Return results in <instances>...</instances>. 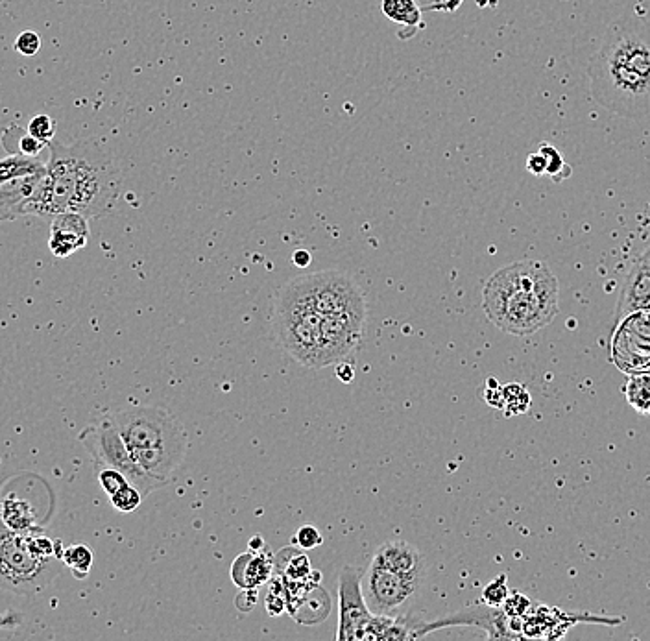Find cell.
Masks as SVG:
<instances>
[{
    "instance_id": "1",
    "label": "cell",
    "mask_w": 650,
    "mask_h": 641,
    "mask_svg": "<svg viewBox=\"0 0 650 641\" xmlns=\"http://www.w3.org/2000/svg\"><path fill=\"white\" fill-rule=\"evenodd\" d=\"M45 176L25 207L26 215L49 218L65 211L85 218L104 217L117 204L122 172L95 139L52 141Z\"/></svg>"
},
{
    "instance_id": "2",
    "label": "cell",
    "mask_w": 650,
    "mask_h": 641,
    "mask_svg": "<svg viewBox=\"0 0 650 641\" xmlns=\"http://www.w3.org/2000/svg\"><path fill=\"white\" fill-rule=\"evenodd\" d=\"M591 98L625 119L650 115V21L617 19L588 67Z\"/></svg>"
},
{
    "instance_id": "3",
    "label": "cell",
    "mask_w": 650,
    "mask_h": 641,
    "mask_svg": "<svg viewBox=\"0 0 650 641\" xmlns=\"http://www.w3.org/2000/svg\"><path fill=\"white\" fill-rule=\"evenodd\" d=\"M482 307L490 322L508 335H532L549 326L560 311L558 279L538 259L512 263L488 279Z\"/></svg>"
},
{
    "instance_id": "4",
    "label": "cell",
    "mask_w": 650,
    "mask_h": 641,
    "mask_svg": "<svg viewBox=\"0 0 650 641\" xmlns=\"http://www.w3.org/2000/svg\"><path fill=\"white\" fill-rule=\"evenodd\" d=\"M60 558H39L28 536L8 529L0 520V590L34 597L58 577Z\"/></svg>"
},
{
    "instance_id": "5",
    "label": "cell",
    "mask_w": 650,
    "mask_h": 641,
    "mask_svg": "<svg viewBox=\"0 0 650 641\" xmlns=\"http://www.w3.org/2000/svg\"><path fill=\"white\" fill-rule=\"evenodd\" d=\"M279 294L309 307L318 315L351 313L366 316V302L361 287L346 272L325 270L320 274H305L289 281Z\"/></svg>"
},
{
    "instance_id": "6",
    "label": "cell",
    "mask_w": 650,
    "mask_h": 641,
    "mask_svg": "<svg viewBox=\"0 0 650 641\" xmlns=\"http://www.w3.org/2000/svg\"><path fill=\"white\" fill-rule=\"evenodd\" d=\"M80 444L87 449L91 459L95 462V468H115L126 475V479L141 490L143 496L148 497L154 490L165 486V481H159L146 473L139 462L133 459L132 451L126 446L119 429L106 416L98 420L97 424L85 427L78 435Z\"/></svg>"
},
{
    "instance_id": "7",
    "label": "cell",
    "mask_w": 650,
    "mask_h": 641,
    "mask_svg": "<svg viewBox=\"0 0 650 641\" xmlns=\"http://www.w3.org/2000/svg\"><path fill=\"white\" fill-rule=\"evenodd\" d=\"M109 418L119 429L132 455L137 451L163 448L176 442H189L187 431L178 418L161 407L135 405L111 412Z\"/></svg>"
},
{
    "instance_id": "8",
    "label": "cell",
    "mask_w": 650,
    "mask_h": 641,
    "mask_svg": "<svg viewBox=\"0 0 650 641\" xmlns=\"http://www.w3.org/2000/svg\"><path fill=\"white\" fill-rule=\"evenodd\" d=\"M272 322L279 346L303 366L318 368L322 315L277 294Z\"/></svg>"
},
{
    "instance_id": "9",
    "label": "cell",
    "mask_w": 650,
    "mask_h": 641,
    "mask_svg": "<svg viewBox=\"0 0 650 641\" xmlns=\"http://www.w3.org/2000/svg\"><path fill=\"white\" fill-rule=\"evenodd\" d=\"M361 586L366 605L374 616H394L403 606L414 601L422 582L372 562L370 568L362 573Z\"/></svg>"
},
{
    "instance_id": "10",
    "label": "cell",
    "mask_w": 650,
    "mask_h": 641,
    "mask_svg": "<svg viewBox=\"0 0 650 641\" xmlns=\"http://www.w3.org/2000/svg\"><path fill=\"white\" fill-rule=\"evenodd\" d=\"M612 361L626 374L650 370V311H636L621 318L612 339Z\"/></svg>"
},
{
    "instance_id": "11",
    "label": "cell",
    "mask_w": 650,
    "mask_h": 641,
    "mask_svg": "<svg viewBox=\"0 0 650 641\" xmlns=\"http://www.w3.org/2000/svg\"><path fill=\"white\" fill-rule=\"evenodd\" d=\"M361 579V571L351 566L340 573L337 640H361L362 632L374 616L366 605Z\"/></svg>"
},
{
    "instance_id": "12",
    "label": "cell",
    "mask_w": 650,
    "mask_h": 641,
    "mask_svg": "<svg viewBox=\"0 0 650 641\" xmlns=\"http://www.w3.org/2000/svg\"><path fill=\"white\" fill-rule=\"evenodd\" d=\"M364 326L366 316L351 313L322 316L318 368H325L346 357L361 342Z\"/></svg>"
},
{
    "instance_id": "13",
    "label": "cell",
    "mask_w": 650,
    "mask_h": 641,
    "mask_svg": "<svg viewBox=\"0 0 650 641\" xmlns=\"http://www.w3.org/2000/svg\"><path fill=\"white\" fill-rule=\"evenodd\" d=\"M89 235V218L80 213L65 211L50 218L49 248L58 259H67L82 250L89 241Z\"/></svg>"
},
{
    "instance_id": "14",
    "label": "cell",
    "mask_w": 650,
    "mask_h": 641,
    "mask_svg": "<svg viewBox=\"0 0 650 641\" xmlns=\"http://www.w3.org/2000/svg\"><path fill=\"white\" fill-rule=\"evenodd\" d=\"M636 311H650V246L639 255L626 276L615 311L617 322Z\"/></svg>"
},
{
    "instance_id": "15",
    "label": "cell",
    "mask_w": 650,
    "mask_h": 641,
    "mask_svg": "<svg viewBox=\"0 0 650 641\" xmlns=\"http://www.w3.org/2000/svg\"><path fill=\"white\" fill-rule=\"evenodd\" d=\"M372 562L381 568L399 573L403 577L414 579V581L423 582V577H425V557H423L422 551L403 540H392V542L381 545L375 551Z\"/></svg>"
},
{
    "instance_id": "16",
    "label": "cell",
    "mask_w": 650,
    "mask_h": 641,
    "mask_svg": "<svg viewBox=\"0 0 650 641\" xmlns=\"http://www.w3.org/2000/svg\"><path fill=\"white\" fill-rule=\"evenodd\" d=\"M47 170V169H45ZM45 170L37 174H28L0 185V220H15L25 217V207L30 196L36 193L39 183L45 176Z\"/></svg>"
},
{
    "instance_id": "17",
    "label": "cell",
    "mask_w": 650,
    "mask_h": 641,
    "mask_svg": "<svg viewBox=\"0 0 650 641\" xmlns=\"http://www.w3.org/2000/svg\"><path fill=\"white\" fill-rule=\"evenodd\" d=\"M274 571V557L270 553H244L231 566V579L241 588H257L265 584Z\"/></svg>"
},
{
    "instance_id": "18",
    "label": "cell",
    "mask_w": 650,
    "mask_h": 641,
    "mask_svg": "<svg viewBox=\"0 0 650 641\" xmlns=\"http://www.w3.org/2000/svg\"><path fill=\"white\" fill-rule=\"evenodd\" d=\"M0 520L15 533H34L41 531L37 525L36 512L32 505L21 497L8 494L0 501Z\"/></svg>"
},
{
    "instance_id": "19",
    "label": "cell",
    "mask_w": 650,
    "mask_h": 641,
    "mask_svg": "<svg viewBox=\"0 0 650 641\" xmlns=\"http://www.w3.org/2000/svg\"><path fill=\"white\" fill-rule=\"evenodd\" d=\"M381 10L386 17L405 28H420L422 26V8L416 0H383Z\"/></svg>"
},
{
    "instance_id": "20",
    "label": "cell",
    "mask_w": 650,
    "mask_h": 641,
    "mask_svg": "<svg viewBox=\"0 0 650 641\" xmlns=\"http://www.w3.org/2000/svg\"><path fill=\"white\" fill-rule=\"evenodd\" d=\"M45 169H47V163H43L37 158H28L23 154H10V156L0 159V185L15 180V178H21V176L37 174Z\"/></svg>"
},
{
    "instance_id": "21",
    "label": "cell",
    "mask_w": 650,
    "mask_h": 641,
    "mask_svg": "<svg viewBox=\"0 0 650 641\" xmlns=\"http://www.w3.org/2000/svg\"><path fill=\"white\" fill-rule=\"evenodd\" d=\"M61 562L71 569L76 579H87L91 569H93V562H95V555L87 545L76 544L63 547L61 553Z\"/></svg>"
},
{
    "instance_id": "22",
    "label": "cell",
    "mask_w": 650,
    "mask_h": 641,
    "mask_svg": "<svg viewBox=\"0 0 650 641\" xmlns=\"http://www.w3.org/2000/svg\"><path fill=\"white\" fill-rule=\"evenodd\" d=\"M626 400L628 403L643 414H650V374L639 372L630 374L625 387Z\"/></svg>"
},
{
    "instance_id": "23",
    "label": "cell",
    "mask_w": 650,
    "mask_h": 641,
    "mask_svg": "<svg viewBox=\"0 0 650 641\" xmlns=\"http://www.w3.org/2000/svg\"><path fill=\"white\" fill-rule=\"evenodd\" d=\"M12 130L15 139H12L8 134L2 135V141H15V146L10 150V154H23L28 158H37L49 146L28 134V130L21 132L17 126H12Z\"/></svg>"
},
{
    "instance_id": "24",
    "label": "cell",
    "mask_w": 650,
    "mask_h": 641,
    "mask_svg": "<svg viewBox=\"0 0 650 641\" xmlns=\"http://www.w3.org/2000/svg\"><path fill=\"white\" fill-rule=\"evenodd\" d=\"M145 496L141 494L139 488H135L133 484H126L124 488H121L117 494L109 497L111 505L115 510H119L122 514H130L133 510H137L139 505L143 503Z\"/></svg>"
},
{
    "instance_id": "25",
    "label": "cell",
    "mask_w": 650,
    "mask_h": 641,
    "mask_svg": "<svg viewBox=\"0 0 650 641\" xmlns=\"http://www.w3.org/2000/svg\"><path fill=\"white\" fill-rule=\"evenodd\" d=\"M311 562L309 558L300 553L298 549L290 547L289 557H287V564L283 568V575L292 581H305L307 577H311Z\"/></svg>"
},
{
    "instance_id": "26",
    "label": "cell",
    "mask_w": 650,
    "mask_h": 641,
    "mask_svg": "<svg viewBox=\"0 0 650 641\" xmlns=\"http://www.w3.org/2000/svg\"><path fill=\"white\" fill-rule=\"evenodd\" d=\"M26 130H28V134L32 135V137L39 139L41 143L50 145L54 141V137H56L58 126H56V121L50 115L43 113V115H36L34 119H30Z\"/></svg>"
},
{
    "instance_id": "27",
    "label": "cell",
    "mask_w": 650,
    "mask_h": 641,
    "mask_svg": "<svg viewBox=\"0 0 650 641\" xmlns=\"http://www.w3.org/2000/svg\"><path fill=\"white\" fill-rule=\"evenodd\" d=\"M529 392L521 385H508L501 388V405L499 407H512V412H525L529 409Z\"/></svg>"
},
{
    "instance_id": "28",
    "label": "cell",
    "mask_w": 650,
    "mask_h": 641,
    "mask_svg": "<svg viewBox=\"0 0 650 641\" xmlns=\"http://www.w3.org/2000/svg\"><path fill=\"white\" fill-rule=\"evenodd\" d=\"M97 479L100 486H102V490L109 497L117 494L126 484H132L126 479L124 473L115 470V468H97Z\"/></svg>"
},
{
    "instance_id": "29",
    "label": "cell",
    "mask_w": 650,
    "mask_h": 641,
    "mask_svg": "<svg viewBox=\"0 0 650 641\" xmlns=\"http://www.w3.org/2000/svg\"><path fill=\"white\" fill-rule=\"evenodd\" d=\"M508 595H510V590L506 586V577L501 575L482 590V603H486L488 606H503Z\"/></svg>"
},
{
    "instance_id": "30",
    "label": "cell",
    "mask_w": 650,
    "mask_h": 641,
    "mask_svg": "<svg viewBox=\"0 0 650 641\" xmlns=\"http://www.w3.org/2000/svg\"><path fill=\"white\" fill-rule=\"evenodd\" d=\"M13 49L23 56H36L41 49V37L34 30H25L15 39Z\"/></svg>"
},
{
    "instance_id": "31",
    "label": "cell",
    "mask_w": 650,
    "mask_h": 641,
    "mask_svg": "<svg viewBox=\"0 0 650 641\" xmlns=\"http://www.w3.org/2000/svg\"><path fill=\"white\" fill-rule=\"evenodd\" d=\"M296 542H298L301 549L309 551V549H314V547L322 545L324 538H322L320 531L316 527H313V525H303L300 531H298V534H296Z\"/></svg>"
},
{
    "instance_id": "32",
    "label": "cell",
    "mask_w": 650,
    "mask_h": 641,
    "mask_svg": "<svg viewBox=\"0 0 650 641\" xmlns=\"http://www.w3.org/2000/svg\"><path fill=\"white\" fill-rule=\"evenodd\" d=\"M540 154H542L545 161H547V174L556 176V174L562 172V167H564V158H562V154H560L554 146H540Z\"/></svg>"
},
{
    "instance_id": "33",
    "label": "cell",
    "mask_w": 650,
    "mask_h": 641,
    "mask_svg": "<svg viewBox=\"0 0 650 641\" xmlns=\"http://www.w3.org/2000/svg\"><path fill=\"white\" fill-rule=\"evenodd\" d=\"M255 605H257L255 588H242L241 595L237 597V608L241 612H250Z\"/></svg>"
},
{
    "instance_id": "34",
    "label": "cell",
    "mask_w": 650,
    "mask_h": 641,
    "mask_svg": "<svg viewBox=\"0 0 650 641\" xmlns=\"http://www.w3.org/2000/svg\"><path fill=\"white\" fill-rule=\"evenodd\" d=\"M23 625V616L15 610H8L0 614V630H15Z\"/></svg>"
},
{
    "instance_id": "35",
    "label": "cell",
    "mask_w": 650,
    "mask_h": 641,
    "mask_svg": "<svg viewBox=\"0 0 650 641\" xmlns=\"http://www.w3.org/2000/svg\"><path fill=\"white\" fill-rule=\"evenodd\" d=\"M527 169L536 176H542V174H547V161L540 152L530 154L529 159H527Z\"/></svg>"
},
{
    "instance_id": "36",
    "label": "cell",
    "mask_w": 650,
    "mask_h": 641,
    "mask_svg": "<svg viewBox=\"0 0 650 641\" xmlns=\"http://www.w3.org/2000/svg\"><path fill=\"white\" fill-rule=\"evenodd\" d=\"M311 261H313V257H311V254H309L307 250H296V252L292 254V263H294V267L307 268L311 265Z\"/></svg>"
},
{
    "instance_id": "37",
    "label": "cell",
    "mask_w": 650,
    "mask_h": 641,
    "mask_svg": "<svg viewBox=\"0 0 650 641\" xmlns=\"http://www.w3.org/2000/svg\"><path fill=\"white\" fill-rule=\"evenodd\" d=\"M337 377L342 383H351L355 379V370L350 363H340L337 366Z\"/></svg>"
},
{
    "instance_id": "38",
    "label": "cell",
    "mask_w": 650,
    "mask_h": 641,
    "mask_svg": "<svg viewBox=\"0 0 650 641\" xmlns=\"http://www.w3.org/2000/svg\"><path fill=\"white\" fill-rule=\"evenodd\" d=\"M248 547H250V551H252V553H259V551H263V549H265V540H263L261 536H253L252 540H250V544H248Z\"/></svg>"
}]
</instances>
